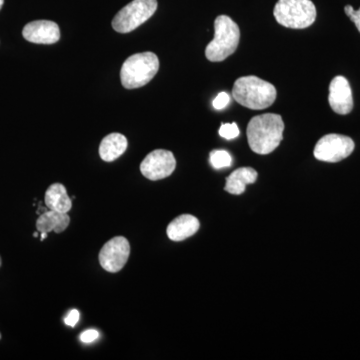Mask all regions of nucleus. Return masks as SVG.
<instances>
[{
    "label": "nucleus",
    "mask_w": 360,
    "mask_h": 360,
    "mask_svg": "<svg viewBox=\"0 0 360 360\" xmlns=\"http://www.w3.org/2000/svg\"><path fill=\"white\" fill-rule=\"evenodd\" d=\"M283 117L276 113L255 116L248 125V141L257 155H269L283 139Z\"/></svg>",
    "instance_id": "1"
},
{
    "label": "nucleus",
    "mask_w": 360,
    "mask_h": 360,
    "mask_svg": "<svg viewBox=\"0 0 360 360\" xmlns=\"http://www.w3.org/2000/svg\"><path fill=\"white\" fill-rule=\"evenodd\" d=\"M276 94L274 85L255 75L238 78L232 89L236 103L253 110L269 108L276 101Z\"/></svg>",
    "instance_id": "2"
},
{
    "label": "nucleus",
    "mask_w": 360,
    "mask_h": 360,
    "mask_svg": "<svg viewBox=\"0 0 360 360\" xmlns=\"http://www.w3.org/2000/svg\"><path fill=\"white\" fill-rule=\"evenodd\" d=\"M240 40L238 25L229 16L219 15L214 21V39L206 46V58L220 63L233 54Z\"/></svg>",
    "instance_id": "3"
},
{
    "label": "nucleus",
    "mask_w": 360,
    "mask_h": 360,
    "mask_svg": "<svg viewBox=\"0 0 360 360\" xmlns=\"http://www.w3.org/2000/svg\"><path fill=\"white\" fill-rule=\"evenodd\" d=\"M160 70V59L153 52H142L129 56L122 65L120 79L127 89L144 86Z\"/></svg>",
    "instance_id": "4"
},
{
    "label": "nucleus",
    "mask_w": 360,
    "mask_h": 360,
    "mask_svg": "<svg viewBox=\"0 0 360 360\" xmlns=\"http://www.w3.org/2000/svg\"><path fill=\"white\" fill-rule=\"evenodd\" d=\"M274 14L279 25L292 30L309 27L316 20V8L311 0H278Z\"/></svg>",
    "instance_id": "5"
},
{
    "label": "nucleus",
    "mask_w": 360,
    "mask_h": 360,
    "mask_svg": "<svg viewBox=\"0 0 360 360\" xmlns=\"http://www.w3.org/2000/svg\"><path fill=\"white\" fill-rule=\"evenodd\" d=\"M158 9V0H134L122 11H118L112 20L115 32L129 33L148 21Z\"/></svg>",
    "instance_id": "6"
},
{
    "label": "nucleus",
    "mask_w": 360,
    "mask_h": 360,
    "mask_svg": "<svg viewBox=\"0 0 360 360\" xmlns=\"http://www.w3.org/2000/svg\"><path fill=\"white\" fill-rule=\"evenodd\" d=\"M354 141L345 135H324L315 146L314 155L324 162H340L354 153Z\"/></svg>",
    "instance_id": "7"
},
{
    "label": "nucleus",
    "mask_w": 360,
    "mask_h": 360,
    "mask_svg": "<svg viewBox=\"0 0 360 360\" xmlns=\"http://www.w3.org/2000/svg\"><path fill=\"white\" fill-rule=\"evenodd\" d=\"M130 255L129 240L123 236H115L103 246L99 252V264L108 272L120 271L127 264Z\"/></svg>",
    "instance_id": "8"
},
{
    "label": "nucleus",
    "mask_w": 360,
    "mask_h": 360,
    "mask_svg": "<svg viewBox=\"0 0 360 360\" xmlns=\"http://www.w3.org/2000/svg\"><path fill=\"white\" fill-rule=\"evenodd\" d=\"M176 167V160L172 151L156 149L149 153L141 165V172L149 180H160L170 176Z\"/></svg>",
    "instance_id": "9"
},
{
    "label": "nucleus",
    "mask_w": 360,
    "mask_h": 360,
    "mask_svg": "<svg viewBox=\"0 0 360 360\" xmlns=\"http://www.w3.org/2000/svg\"><path fill=\"white\" fill-rule=\"evenodd\" d=\"M329 104L338 115H348L354 108V97L349 82L347 78L336 77L329 85Z\"/></svg>",
    "instance_id": "10"
},
{
    "label": "nucleus",
    "mask_w": 360,
    "mask_h": 360,
    "mask_svg": "<svg viewBox=\"0 0 360 360\" xmlns=\"http://www.w3.org/2000/svg\"><path fill=\"white\" fill-rule=\"evenodd\" d=\"M23 37L37 44H53L60 39L58 23L51 20H37L27 23L23 28Z\"/></svg>",
    "instance_id": "11"
},
{
    "label": "nucleus",
    "mask_w": 360,
    "mask_h": 360,
    "mask_svg": "<svg viewBox=\"0 0 360 360\" xmlns=\"http://www.w3.org/2000/svg\"><path fill=\"white\" fill-rule=\"evenodd\" d=\"M200 220L191 214H182L168 224L167 233L172 241H182L194 236L200 229Z\"/></svg>",
    "instance_id": "12"
},
{
    "label": "nucleus",
    "mask_w": 360,
    "mask_h": 360,
    "mask_svg": "<svg viewBox=\"0 0 360 360\" xmlns=\"http://www.w3.org/2000/svg\"><path fill=\"white\" fill-rule=\"evenodd\" d=\"M257 172L251 167H241L234 170L226 179L225 191L234 195L245 193L246 186L255 184L257 179Z\"/></svg>",
    "instance_id": "13"
},
{
    "label": "nucleus",
    "mask_w": 360,
    "mask_h": 360,
    "mask_svg": "<svg viewBox=\"0 0 360 360\" xmlns=\"http://www.w3.org/2000/svg\"><path fill=\"white\" fill-rule=\"evenodd\" d=\"M129 142L122 134H111L104 137L99 146V155L101 160L111 162L117 160L127 149Z\"/></svg>",
    "instance_id": "14"
},
{
    "label": "nucleus",
    "mask_w": 360,
    "mask_h": 360,
    "mask_svg": "<svg viewBox=\"0 0 360 360\" xmlns=\"http://www.w3.org/2000/svg\"><path fill=\"white\" fill-rule=\"evenodd\" d=\"M70 224V217L68 213H61L49 210L39 215L37 221V229L39 233L41 232L54 231L56 233H61L65 231Z\"/></svg>",
    "instance_id": "15"
},
{
    "label": "nucleus",
    "mask_w": 360,
    "mask_h": 360,
    "mask_svg": "<svg viewBox=\"0 0 360 360\" xmlns=\"http://www.w3.org/2000/svg\"><path fill=\"white\" fill-rule=\"evenodd\" d=\"M45 205L49 210L68 213L72 207V201L68 196L65 186L54 184L47 188L44 198Z\"/></svg>",
    "instance_id": "16"
},
{
    "label": "nucleus",
    "mask_w": 360,
    "mask_h": 360,
    "mask_svg": "<svg viewBox=\"0 0 360 360\" xmlns=\"http://www.w3.org/2000/svg\"><path fill=\"white\" fill-rule=\"evenodd\" d=\"M210 161L215 169L231 167L232 158L227 151L213 150L210 153Z\"/></svg>",
    "instance_id": "17"
},
{
    "label": "nucleus",
    "mask_w": 360,
    "mask_h": 360,
    "mask_svg": "<svg viewBox=\"0 0 360 360\" xmlns=\"http://www.w3.org/2000/svg\"><path fill=\"white\" fill-rule=\"evenodd\" d=\"M240 131L236 123H222L219 129V135L225 139H234L238 136Z\"/></svg>",
    "instance_id": "18"
},
{
    "label": "nucleus",
    "mask_w": 360,
    "mask_h": 360,
    "mask_svg": "<svg viewBox=\"0 0 360 360\" xmlns=\"http://www.w3.org/2000/svg\"><path fill=\"white\" fill-rule=\"evenodd\" d=\"M229 101H231V97L229 94L226 92H220L219 96L215 97L214 101H213V108L217 110H224L229 105Z\"/></svg>",
    "instance_id": "19"
},
{
    "label": "nucleus",
    "mask_w": 360,
    "mask_h": 360,
    "mask_svg": "<svg viewBox=\"0 0 360 360\" xmlns=\"http://www.w3.org/2000/svg\"><path fill=\"white\" fill-rule=\"evenodd\" d=\"M345 13L350 18V20L354 22L360 32V8L359 11H354L352 6H347L345 7Z\"/></svg>",
    "instance_id": "20"
},
{
    "label": "nucleus",
    "mask_w": 360,
    "mask_h": 360,
    "mask_svg": "<svg viewBox=\"0 0 360 360\" xmlns=\"http://www.w3.org/2000/svg\"><path fill=\"white\" fill-rule=\"evenodd\" d=\"M98 331L94 330V329H89V330L84 331V333H82L80 340L84 343L94 342V340L98 338Z\"/></svg>",
    "instance_id": "21"
},
{
    "label": "nucleus",
    "mask_w": 360,
    "mask_h": 360,
    "mask_svg": "<svg viewBox=\"0 0 360 360\" xmlns=\"http://www.w3.org/2000/svg\"><path fill=\"white\" fill-rule=\"evenodd\" d=\"M79 311L77 309H72L68 314V316L65 317V322L66 326H71V328H75L77 326L78 321H79Z\"/></svg>",
    "instance_id": "22"
},
{
    "label": "nucleus",
    "mask_w": 360,
    "mask_h": 360,
    "mask_svg": "<svg viewBox=\"0 0 360 360\" xmlns=\"http://www.w3.org/2000/svg\"><path fill=\"white\" fill-rule=\"evenodd\" d=\"M47 234L49 233H46V232H41V233H40V240L44 241V239L47 238Z\"/></svg>",
    "instance_id": "23"
},
{
    "label": "nucleus",
    "mask_w": 360,
    "mask_h": 360,
    "mask_svg": "<svg viewBox=\"0 0 360 360\" xmlns=\"http://www.w3.org/2000/svg\"><path fill=\"white\" fill-rule=\"evenodd\" d=\"M39 231L34 232V233H33V238H39Z\"/></svg>",
    "instance_id": "24"
},
{
    "label": "nucleus",
    "mask_w": 360,
    "mask_h": 360,
    "mask_svg": "<svg viewBox=\"0 0 360 360\" xmlns=\"http://www.w3.org/2000/svg\"><path fill=\"white\" fill-rule=\"evenodd\" d=\"M4 0H0V11H1L2 6H4Z\"/></svg>",
    "instance_id": "25"
},
{
    "label": "nucleus",
    "mask_w": 360,
    "mask_h": 360,
    "mask_svg": "<svg viewBox=\"0 0 360 360\" xmlns=\"http://www.w3.org/2000/svg\"><path fill=\"white\" fill-rule=\"evenodd\" d=\"M1 264H2L1 257H0V266H1Z\"/></svg>",
    "instance_id": "26"
},
{
    "label": "nucleus",
    "mask_w": 360,
    "mask_h": 360,
    "mask_svg": "<svg viewBox=\"0 0 360 360\" xmlns=\"http://www.w3.org/2000/svg\"><path fill=\"white\" fill-rule=\"evenodd\" d=\"M0 340H1V335H0Z\"/></svg>",
    "instance_id": "27"
}]
</instances>
